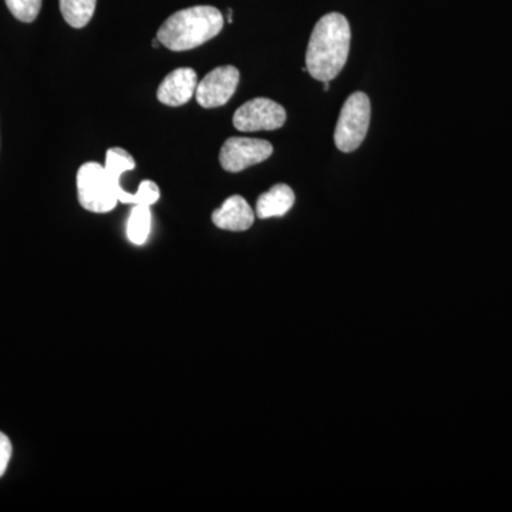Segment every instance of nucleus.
<instances>
[{
    "label": "nucleus",
    "instance_id": "obj_3",
    "mask_svg": "<svg viewBox=\"0 0 512 512\" xmlns=\"http://www.w3.org/2000/svg\"><path fill=\"white\" fill-rule=\"evenodd\" d=\"M372 106L362 92L350 94L343 104L335 130V144L342 153H353L362 146L369 130Z\"/></svg>",
    "mask_w": 512,
    "mask_h": 512
},
{
    "label": "nucleus",
    "instance_id": "obj_11",
    "mask_svg": "<svg viewBox=\"0 0 512 512\" xmlns=\"http://www.w3.org/2000/svg\"><path fill=\"white\" fill-rule=\"evenodd\" d=\"M104 168H106V173L109 175L111 184L116 188L119 201L123 202V204L134 205V194L124 191L120 185L121 175L136 168L134 158L131 157L126 150H123V148H110V150L107 151L106 165H104Z\"/></svg>",
    "mask_w": 512,
    "mask_h": 512
},
{
    "label": "nucleus",
    "instance_id": "obj_13",
    "mask_svg": "<svg viewBox=\"0 0 512 512\" xmlns=\"http://www.w3.org/2000/svg\"><path fill=\"white\" fill-rule=\"evenodd\" d=\"M151 231V211L148 205H134L127 222V237L134 245H143Z\"/></svg>",
    "mask_w": 512,
    "mask_h": 512
},
{
    "label": "nucleus",
    "instance_id": "obj_19",
    "mask_svg": "<svg viewBox=\"0 0 512 512\" xmlns=\"http://www.w3.org/2000/svg\"><path fill=\"white\" fill-rule=\"evenodd\" d=\"M160 45H161L160 40H158L157 37H156V39L153 40V46L154 47H158Z\"/></svg>",
    "mask_w": 512,
    "mask_h": 512
},
{
    "label": "nucleus",
    "instance_id": "obj_2",
    "mask_svg": "<svg viewBox=\"0 0 512 512\" xmlns=\"http://www.w3.org/2000/svg\"><path fill=\"white\" fill-rule=\"evenodd\" d=\"M224 28V16L212 6L178 10L158 29L157 39L173 52H185L210 42Z\"/></svg>",
    "mask_w": 512,
    "mask_h": 512
},
{
    "label": "nucleus",
    "instance_id": "obj_9",
    "mask_svg": "<svg viewBox=\"0 0 512 512\" xmlns=\"http://www.w3.org/2000/svg\"><path fill=\"white\" fill-rule=\"evenodd\" d=\"M255 212L241 195H232L212 214L215 227L225 231H247L254 225Z\"/></svg>",
    "mask_w": 512,
    "mask_h": 512
},
{
    "label": "nucleus",
    "instance_id": "obj_6",
    "mask_svg": "<svg viewBox=\"0 0 512 512\" xmlns=\"http://www.w3.org/2000/svg\"><path fill=\"white\" fill-rule=\"evenodd\" d=\"M285 121L284 107L264 97L247 101L234 114L235 128L244 133L278 130L284 126Z\"/></svg>",
    "mask_w": 512,
    "mask_h": 512
},
{
    "label": "nucleus",
    "instance_id": "obj_12",
    "mask_svg": "<svg viewBox=\"0 0 512 512\" xmlns=\"http://www.w3.org/2000/svg\"><path fill=\"white\" fill-rule=\"evenodd\" d=\"M63 19L74 29H83L96 12L97 0H59Z\"/></svg>",
    "mask_w": 512,
    "mask_h": 512
},
{
    "label": "nucleus",
    "instance_id": "obj_10",
    "mask_svg": "<svg viewBox=\"0 0 512 512\" xmlns=\"http://www.w3.org/2000/svg\"><path fill=\"white\" fill-rule=\"evenodd\" d=\"M295 204V192L286 184L274 185L268 192L262 194L256 202V215L261 220L284 217Z\"/></svg>",
    "mask_w": 512,
    "mask_h": 512
},
{
    "label": "nucleus",
    "instance_id": "obj_4",
    "mask_svg": "<svg viewBox=\"0 0 512 512\" xmlns=\"http://www.w3.org/2000/svg\"><path fill=\"white\" fill-rule=\"evenodd\" d=\"M77 194L84 210L106 214L116 208V188L111 184L106 168L99 163H86L77 171Z\"/></svg>",
    "mask_w": 512,
    "mask_h": 512
},
{
    "label": "nucleus",
    "instance_id": "obj_14",
    "mask_svg": "<svg viewBox=\"0 0 512 512\" xmlns=\"http://www.w3.org/2000/svg\"><path fill=\"white\" fill-rule=\"evenodd\" d=\"M5 2L10 13L23 23L35 22L42 9V0H5Z\"/></svg>",
    "mask_w": 512,
    "mask_h": 512
},
{
    "label": "nucleus",
    "instance_id": "obj_5",
    "mask_svg": "<svg viewBox=\"0 0 512 512\" xmlns=\"http://www.w3.org/2000/svg\"><path fill=\"white\" fill-rule=\"evenodd\" d=\"M274 153L269 141L261 138L231 137L221 148L220 163L228 173H241L252 165L261 164Z\"/></svg>",
    "mask_w": 512,
    "mask_h": 512
},
{
    "label": "nucleus",
    "instance_id": "obj_8",
    "mask_svg": "<svg viewBox=\"0 0 512 512\" xmlns=\"http://www.w3.org/2000/svg\"><path fill=\"white\" fill-rule=\"evenodd\" d=\"M197 86V73L190 67H181L165 77L158 87L157 99L165 106H183L195 96Z\"/></svg>",
    "mask_w": 512,
    "mask_h": 512
},
{
    "label": "nucleus",
    "instance_id": "obj_18",
    "mask_svg": "<svg viewBox=\"0 0 512 512\" xmlns=\"http://www.w3.org/2000/svg\"><path fill=\"white\" fill-rule=\"evenodd\" d=\"M228 23H232V9L228 10Z\"/></svg>",
    "mask_w": 512,
    "mask_h": 512
},
{
    "label": "nucleus",
    "instance_id": "obj_7",
    "mask_svg": "<svg viewBox=\"0 0 512 512\" xmlns=\"http://www.w3.org/2000/svg\"><path fill=\"white\" fill-rule=\"evenodd\" d=\"M239 77L241 76L237 67H217L208 73L201 83H198L195 99L204 109L224 106L237 92Z\"/></svg>",
    "mask_w": 512,
    "mask_h": 512
},
{
    "label": "nucleus",
    "instance_id": "obj_15",
    "mask_svg": "<svg viewBox=\"0 0 512 512\" xmlns=\"http://www.w3.org/2000/svg\"><path fill=\"white\" fill-rule=\"evenodd\" d=\"M158 200H160V188L154 181H143L136 194H134V205H148V207H151Z\"/></svg>",
    "mask_w": 512,
    "mask_h": 512
},
{
    "label": "nucleus",
    "instance_id": "obj_16",
    "mask_svg": "<svg viewBox=\"0 0 512 512\" xmlns=\"http://www.w3.org/2000/svg\"><path fill=\"white\" fill-rule=\"evenodd\" d=\"M10 458H12V443L9 437L0 431V478L5 476Z\"/></svg>",
    "mask_w": 512,
    "mask_h": 512
},
{
    "label": "nucleus",
    "instance_id": "obj_1",
    "mask_svg": "<svg viewBox=\"0 0 512 512\" xmlns=\"http://www.w3.org/2000/svg\"><path fill=\"white\" fill-rule=\"evenodd\" d=\"M352 32L348 19L340 13H328L316 23L308 49L306 69L319 82H332L348 62Z\"/></svg>",
    "mask_w": 512,
    "mask_h": 512
},
{
    "label": "nucleus",
    "instance_id": "obj_17",
    "mask_svg": "<svg viewBox=\"0 0 512 512\" xmlns=\"http://www.w3.org/2000/svg\"><path fill=\"white\" fill-rule=\"evenodd\" d=\"M330 82H323V90H325V92H328L329 90V87H330Z\"/></svg>",
    "mask_w": 512,
    "mask_h": 512
}]
</instances>
